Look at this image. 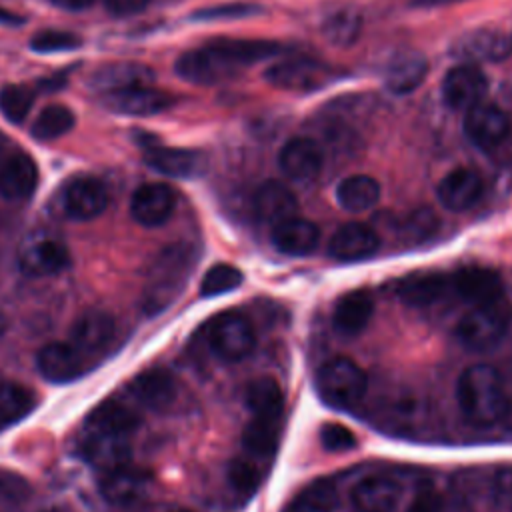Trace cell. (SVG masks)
Instances as JSON below:
<instances>
[{
	"instance_id": "obj_44",
	"label": "cell",
	"mask_w": 512,
	"mask_h": 512,
	"mask_svg": "<svg viewBox=\"0 0 512 512\" xmlns=\"http://www.w3.org/2000/svg\"><path fill=\"white\" fill-rule=\"evenodd\" d=\"M80 46V38L66 30H40L30 38V48L34 52H62Z\"/></svg>"
},
{
	"instance_id": "obj_31",
	"label": "cell",
	"mask_w": 512,
	"mask_h": 512,
	"mask_svg": "<svg viewBox=\"0 0 512 512\" xmlns=\"http://www.w3.org/2000/svg\"><path fill=\"white\" fill-rule=\"evenodd\" d=\"M254 212L262 222L276 226L296 216L298 200L288 186L276 180H268L262 186H258L254 194Z\"/></svg>"
},
{
	"instance_id": "obj_6",
	"label": "cell",
	"mask_w": 512,
	"mask_h": 512,
	"mask_svg": "<svg viewBox=\"0 0 512 512\" xmlns=\"http://www.w3.org/2000/svg\"><path fill=\"white\" fill-rule=\"evenodd\" d=\"M268 84L288 92H312L334 80V72L310 58H286L266 68Z\"/></svg>"
},
{
	"instance_id": "obj_20",
	"label": "cell",
	"mask_w": 512,
	"mask_h": 512,
	"mask_svg": "<svg viewBox=\"0 0 512 512\" xmlns=\"http://www.w3.org/2000/svg\"><path fill=\"white\" fill-rule=\"evenodd\" d=\"M396 292L404 304L414 308H428L452 296V280L450 274L420 272L402 278L396 284Z\"/></svg>"
},
{
	"instance_id": "obj_21",
	"label": "cell",
	"mask_w": 512,
	"mask_h": 512,
	"mask_svg": "<svg viewBox=\"0 0 512 512\" xmlns=\"http://www.w3.org/2000/svg\"><path fill=\"white\" fill-rule=\"evenodd\" d=\"M400 498V484L388 476L362 478L350 490V502L356 512H394Z\"/></svg>"
},
{
	"instance_id": "obj_16",
	"label": "cell",
	"mask_w": 512,
	"mask_h": 512,
	"mask_svg": "<svg viewBox=\"0 0 512 512\" xmlns=\"http://www.w3.org/2000/svg\"><path fill=\"white\" fill-rule=\"evenodd\" d=\"M324 164V154L318 142L306 136L290 138L278 152V166L294 182H308L318 176Z\"/></svg>"
},
{
	"instance_id": "obj_56",
	"label": "cell",
	"mask_w": 512,
	"mask_h": 512,
	"mask_svg": "<svg viewBox=\"0 0 512 512\" xmlns=\"http://www.w3.org/2000/svg\"><path fill=\"white\" fill-rule=\"evenodd\" d=\"M174 512H190V510H174Z\"/></svg>"
},
{
	"instance_id": "obj_42",
	"label": "cell",
	"mask_w": 512,
	"mask_h": 512,
	"mask_svg": "<svg viewBox=\"0 0 512 512\" xmlns=\"http://www.w3.org/2000/svg\"><path fill=\"white\" fill-rule=\"evenodd\" d=\"M242 280H244V276L236 266L220 262V264H214L204 274L202 284H200V294L204 298H212V296H218V294L238 288L242 284Z\"/></svg>"
},
{
	"instance_id": "obj_24",
	"label": "cell",
	"mask_w": 512,
	"mask_h": 512,
	"mask_svg": "<svg viewBox=\"0 0 512 512\" xmlns=\"http://www.w3.org/2000/svg\"><path fill=\"white\" fill-rule=\"evenodd\" d=\"M176 380L174 376L160 366L148 368L140 372L130 382V394L132 398L150 410H166L176 400Z\"/></svg>"
},
{
	"instance_id": "obj_55",
	"label": "cell",
	"mask_w": 512,
	"mask_h": 512,
	"mask_svg": "<svg viewBox=\"0 0 512 512\" xmlns=\"http://www.w3.org/2000/svg\"><path fill=\"white\" fill-rule=\"evenodd\" d=\"M0 22H10V24H14V22H18V18H14V14H8V12L0 10Z\"/></svg>"
},
{
	"instance_id": "obj_4",
	"label": "cell",
	"mask_w": 512,
	"mask_h": 512,
	"mask_svg": "<svg viewBox=\"0 0 512 512\" xmlns=\"http://www.w3.org/2000/svg\"><path fill=\"white\" fill-rule=\"evenodd\" d=\"M510 322V310L500 300L472 306L456 324V338L468 350H488L500 342Z\"/></svg>"
},
{
	"instance_id": "obj_23",
	"label": "cell",
	"mask_w": 512,
	"mask_h": 512,
	"mask_svg": "<svg viewBox=\"0 0 512 512\" xmlns=\"http://www.w3.org/2000/svg\"><path fill=\"white\" fill-rule=\"evenodd\" d=\"M452 294L460 300L476 306L502 298V280L494 270L488 268H462L450 274Z\"/></svg>"
},
{
	"instance_id": "obj_19",
	"label": "cell",
	"mask_w": 512,
	"mask_h": 512,
	"mask_svg": "<svg viewBox=\"0 0 512 512\" xmlns=\"http://www.w3.org/2000/svg\"><path fill=\"white\" fill-rule=\"evenodd\" d=\"M116 332V322L102 310L84 312L70 328V340L86 358L104 352Z\"/></svg>"
},
{
	"instance_id": "obj_49",
	"label": "cell",
	"mask_w": 512,
	"mask_h": 512,
	"mask_svg": "<svg viewBox=\"0 0 512 512\" xmlns=\"http://www.w3.org/2000/svg\"><path fill=\"white\" fill-rule=\"evenodd\" d=\"M406 512H442V498L432 488H420Z\"/></svg>"
},
{
	"instance_id": "obj_15",
	"label": "cell",
	"mask_w": 512,
	"mask_h": 512,
	"mask_svg": "<svg viewBox=\"0 0 512 512\" xmlns=\"http://www.w3.org/2000/svg\"><path fill=\"white\" fill-rule=\"evenodd\" d=\"M108 206L106 186L92 176H76L62 194V208L72 220H92Z\"/></svg>"
},
{
	"instance_id": "obj_41",
	"label": "cell",
	"mask_w": 512,
	"mask_h": 512,
	"mask_svg": "<svg viewBox=\"0 0 512 512\" xmlns=\"http://www.w3.org/2000/svg\"><path fill=\"white\" fill-rule=\"evenodd\" d=\"M32 104H34V90L30 86L8 84L0 90V112L12 124L24 122Z\"/></svg>"
},
{
	"instance_id": "obj_9",
	"label": "cell",
	"mask_w": 512,
	"mask_h": 512,
	"mask_svg": "<svg viewBox=\"0 0 512 512\" xmlns=\"http://www.w3.org/2000/svg\"><path fill=\"white\" fill-rule=\"evenodd\" d=\"M488 90L486 74L472 62L450 68L442 80V100L450 110L466 112L480 104Z\"/></svg>"
},
{
	"instance_id": "obj_14",
	"label": "cell",
	"mask_w": 512,
	"mask_h": 512,
	"mask_svg": "<svg viewBox=\"0 0 512 512\" xmlns=\"http://www.w3.org/2000/svg\"><path fill=\"white\" fill-rule=\"evenodd\" d=\"M176 208V194L168 184L148 182L134 190L130 198V216L146 226L156 228L164 224Z\"/></svg>"
},
{
	"instance_id": "obj_35",
	"label": "cell",
	"mask_w": 512,
	"mask_h": 512,
	"mask_svg": "<svg viewBox=\"0 0 512 512\" xmlns=\"http://www.w3.org/2000/svg\"><path fill=\"white\" fill-rule=\"evenodd\" d=\"M336 200L346 212H366L380 200V184L368 174H352L336 186Z\"/></svg>"
},
{
	"instance_id": "obj_40",
	"label": "cell",
	"mask_w": 512,
	"mask_h": 512,
	"mask_svg": "<svg viewBox=\"0 0 512 512\" xmlns=\"http://www.w3.org/2000/svg\"><path fill=\"white\" fill-rule=\"evenodd\" d=\"M34 406L32 392L16 382L0 384V424H10L24 418Z\"/></svg>"
},
{
	"instance_id": "obj_3",
	"label": "cell",
	"mask_w": 512,
	"mask_h": 512,
	"mask_svg": "<svg viewBox=\"0 0 512 512\" xmlns=\"http://www.w3.org/2000/svg\"><path fill=\"white\" fill-rule=\"evenodd\" d=\"M314 386L326 404L334 408H350L366 394L368 378L356 362L336 356L320 366Z\"/></svg>"
},
{
	"instance_id": "obj_18",
	"label": "cell",
	"mask_w": 512,
	"mask_h": 512,
	"mask_svg": "<svg viewBox=\"0 0 512 512\" xmlns=\"http://www.w3.org/2000/svg\"><path fill=\"white\" fill-rule=\"evenodd\" d=\"M82 454L90 464L108 472L112 468L128 464L130 442H128V436L124 434L86 428V434L82 440Z\"/></svg>"
},
{
	"instance_id": "obj_38",
	"label": "cell",
	"mask_w": 512,
	"mask_h": 512,
	"mask_svg": "<svg viewBox=\"0 0 512 512\" xmlns=\"http://www.w3.org/2000/svg\"><path fill=\"white\" fill-rule=\"evenodd\" d=\"M72 126H74L72 110L62 104H50L38 112V116L32 122L30 134L36 140L48 142V140H56V138L68 134L72 130Z\"/></svg>"
},
{
	"instance_id": "obj_22",
	"label": "cell",
	"mask_w": 512,
	"mask_h": 512,
	"mask_svg": "<svg viewBox=\"0 0 512 512\" xmlns=\"http://www.w3.org/2000/svg\"><path fill=\"white\" fill-rule=\"evenodd\" d=\"M484 182L472 168L450 170L436 186V196L440 204L452 212L468 210L482 196Z\"/></svg>"
},
{
	"instance_id": "obj_47",
	"label": "cell",
	"mask_w": 512,
	"mask_h": 512,
	"mask_svg": "<svg viewBox=\"0 0 512 512\" xmlns=\"http://www.w3.org/2000/svg\"><path fill=\"white\" fill-rule=\"evenodd\" d=\"M254 12H260L258 6L246 4V2H234V4H224V6H214L196 12V18L202 20H220V18H244Z\"/></svg>"
},
{
	"instance_id": "obj_52",
	"label": "cell",
	"mask_w": 512,
	"mask_h": 512,
	"mask_svg": "<svg viewBox=\"0 0 512 512\" xmlns=\"http://www.w3.org/2000/svg\"><path fill=\"white\" fill-rule=\"evenodd\" d=\"M54 6L64 8V10H84L88 8L94 0H50Z\"/></svg>"
},
{
	"instance_id": "obj_37",
	"label": "cell",
	"mask_w": 512,
	"mask_h": 512,
	"mask_svg": "<svg viewBox=\"0 0 512 512\" xmlns=\"http://www.w3.org/2000/svg\"><path fill=\"white\" fill-rule=\"evenodd\" d=\"M362 32V16L354 8H340L322 22V36L336 48H350Z\"/></svg>"
},
{
	"instance_id": "obj_53",
	"label": "cell",
	"mask_w": 512,
	"mask_h": 512,
	"mask_svg": "<svg viewBox=\"0 0 512 512\" xmlns=\"http://www.w3.org/2000/svg\"><path fill=\"white\" fill-rule=\"evenodd\" d=\"M466 0H412L414 8H440V6H450Z\"/></svg>"
},
{
	"instance_id": "obj_28",
	"label": "cell",
	"mask_w": 512,
	"mask_h": 512,
	"mask_svg": "<svg viewBox=\"0 0 512 512\" xmlns=\"http://www.w3.org/2000/svg\"><path fill=\"white\" fill-rule=\"evenodd\" d=\"M148 486H150L148 474L124 464L106 472V476L102 478L100 490L110 504L130 506L146 494Z\"/></svg>"
},
{
	"instance_id": "obj_25",
	"label": "cell",
	"mask_w": 512,
	"mask_h": 512,
	"mask_svg": "<svg viewBox=\"0 0 512 512\" xmlns=\"http://www.w3.org/2000/svg\"><path fill=\"white\" fill-rule=\"evenodd\" d=\"M38 186V166L24 152H12L0 162V196L26 200Z\"/></svg>"
},
{
	"instance_id": "obj_45",
	"label": "cell",
	"mask_w": 512,
	"mask_h": 512,
	"mask_svg": "<svg viewBox=\"0 0 512 512\" xmlns=\"http://www.w3.org/2000/svg\"><path fill=\"white\" fill-rule=\"evenodd\" d=\"M320 444L324 450L328 452H346L352 450L356 446V436L350 428H346L344 424L338 422H326L320 426L318 432Z\"/></svg>"
},
{
	"instance_id": "obj_30",
	"label": "cell",
	"mask_w": 512,
	"mask_h": 512,
	"mask_svg": "<svg viewBox=\"0 0 512 512\" xmlns=\"http://www.w3.org/2000/svg\"><path fill=\"white\" fill-rule=\"evenodd\" d=\"M428 74V60L414 50H404L392 56L384 70V86L396 94H408L416 90Z\"/></svg>"
},
{
	"instance_id": "obj_29",
	"label": "cell",
	"mask_w": 512,
	"mask_h": 512,
	"mask_svg": "<svg viewBox=\"0 0 512 512\" xmlns=\"http://www.w3.org/2000/svg\"><path fill=\"white\" fill-rule=\"evenodd\" d=\"M270 240H272L274 248L280 250L282 254L306 256V254L314 252V248L318 246L320 228L306 218L292 216V218L272 226Z\"/></svg>"
},
{
	"instance_id": "obj_13",
	"label": "cell",
	"mask_w": 512,
	"mask_h": 512,
	"mask_svg": "<svg viewBox=\"0 0 512 512\" xmlns=\"http://www.w3.org/2000/svg\"><path fill=\"white\" fill-rule=\"evenodd\" d=\"M36 368L44 380L64 384L86 372V356L72 342H50L36 354Z\"/></svg>"
},
{
	"instance_id": "obj_48",
	"label": "cell",
	"mask_w": 512,
	"mask_h": 512,
	"mask_svg": "<svg viewBox=\"0 0 512 512\" xmlns=\"http://www.w3.org/2000/svg\"><path fill=\"white\" fill-rule=\"evenodd\" d=\"M30 496V484L26 478L12 470H0V498L24 500Z\"/></svg>"
},
{
	"instance_id": "obj_7",
	"label": "cell",
	"mask_w": 512,
	"mask_h": 512,
	"mask_svg": "<svg viewBox=\"0 0 512 512\" xmlns=\"http://www.w3.org/2000/svg\"><path fill=\"white\" fill-rule=\"evenodd\" d=\"M174 70L182 80L202 86L230 80L240 72V68L230 62L222 52H218L212 44L180 54Z\"/></svg>"
},
{
	"instance_id": "obj_5",
	"label": "cell",
	"mask_w": 512,
	"mask_h": 512,
	"mask_svg": "<svg viewBox=\"0 0 512 512\" xmlns=\"http://www.w3.org/2000/svg\"><path fill=\"white\" fill-rule=\"evenodd\" d=\"M208 344L220 360L238 362L254 350V328L242 314L224 312L210 322Z\"/></svg>"
},
{
	"instance_id": "obj_34",
	"label": "cell",
	"mask_w": 512,
	"mask_h": 512,
	"mask_svg": "<svg viewBox=\"0 0 512 512\" xmlns=\"http://www.w3.org/2000/svg\"><path fill=\"white\" fill-rule=\"evenodd\" d=\"M152 70L144 64L138 62H116V64H106L102 68H98L92 74L90 84L104 92H112V90H122V88H130V86H140V84H148L152 80Z\"/></svg>"
},
{
	"instance_id": "obj_10",
	"label": "cell",
	"mask_w": 512,
	"mask_h": 512,
	"mask_svg": "<svg viewBox=\"0 0 512 512\" xmlns=\"http://www.w3.org/2000/svg\"><path fill=\"white\" fill-rule=\"evenodd\" d=\"M512 130V120L508 112L496 104L480 102L466 110L464 132L472 144L490 150L502 144Z\"/></svg>"
},
{
	"instance_id": "obj_2",
	"label": "cell",
	"mask_w": 512,
	"mask_h": 512,
	"mask_svg": "<svg viewBox=\"0 0 512 512\" xmlns=\"http://www.w3.org/2000/svg\"><path fill=\"white\" fill-rule=\"evenodd\" d=\"M190 268H192V254L188 246L176 244L162 250L148 272V282L142 298L144 310L150 314L164 310L182 290L190 274Z\"/></svg>"
},
{
	"instance_id": "obj_11",
	"label": "cell",
	"mask_w": 512,
	"mask_h": 512,
	"mask_svg": "<svg viewBox=\"0 0 512 512\" xmlns=\"http://www.w3.org/2000/svg\"><path fill=\"white\" fill-rule=\"evenodd\" d=\"M174 104L172 94L152 88L148 84L130 86L102 94V106L114 114L124 116H154Z\"/></svg>"
},
{
	"instance_id": "obj_51",
	"label": "cell",
	"mask_w": 512,
	"mask_h": 512,
	"mask_svg": "<svg viewBox=\"0 0 512 512\" xmlns=\"http://www.w3.org/2000/svg\"><path fill=\"white\" fill-rule=\"evenodd\" d=\"M292 512H328V508H326L324 502H320V500H316L314 496L308 494L304 500L294 504Z\"/></svg>"
},
{
	"instance_id": "obj_54",
	"label": "cell",
	"mask_w": 512,
	"mask_h": 512,
	"mask_svg": "<svg viewBox=\"0 0 512 512\" xmlns=\"http://www.w3.org/2000/svg\"><path fill=\"white\" fill-rule=\"evenodd\" d=\"M6 150H8V138H6V134H4V132H0V162L8 156V154H6Z\"/></svg>"
},
{
	"instance_id": "obj_26",
	"label": "cell",
	"mask_w": 512,
	"mask_h": 512,
	"mask_svg": "<svg viewBox=\"0 0 512 512\" xmlns=\"http://www.w3.org/2000/svg\"><path fill=\"white\" fill-rule=\"evenodd\" d=\"M144 162L170 178H192L204 170V156L188 148L170 146H148L144 150Z\"/></svg>"
},
{
	"instance_id": "obj_39",
	"label": "cell",
	"mask_w": 512,
	"mask_h": 512,
	"mask_svg": "<svg viewBox=\"0 0 512 512\" xmlns=\"http://www.w3.org/2000/svg\"><path fill=\"white\" fill-rule=\"evenodd\" d=\"M278 442V420L270 418H256L246 424L242 432V446L248 456L262 458L274 452Z\"/></svg>"
},
{
	"instance_id": "obj_43",
	"label": "cell",
	"mask_w": 512,
	"mask_h": 512,
	"mask_svg": "<svg viewBox=\"0 0 512 512\" xmlns=\"http://www.w3.org/2000/svg\"><path fill=\"white\" fill-rule=\"evenodd\" d=\"M228 482L232 484L234 490L242 494H250L256 490L260 482V472L258 466L252 462V456H240L234 458L228 466Z\"/></svg>"
},
{
	"instance_id": "obj_8",
	"label": "cell",
	"mask_w": 512,
	"mask_h": 512,
	"mask_svg": "<svg viewBox=\"0 0 512 512\" xmlns=\"http://www.w3.org/2000/svg\"><path fill=\"white\" fill-rule=\"evenodd\" d=\"M18 268L32 278H44L54 276L68 268L70 254L68 248L54 236L48 234H36L30 236L20 252H18Z\"/></svg>"
},
{
	"instance_id": "obj_1",
	"label": "cell",
	"mask_w": 512,
	"mask_h": 512,
	"mask_svg": "<svg viewBox=\"0 0 512 512\" xmlns=\"http://www.w3.org/2000/svg\"><path fill=\"white\" fill-rule=\"evenodd\" d=\"M456 398L462 414L478 426H492L510 410L502 376L488 364H472L460 374Z\"/></svg>"
},
{
	"instance_id": "obj_50",
	"label": "cell",
	"mask_w": 512,
	"mask_h": 512,
	"mask_svg": "<svg viewBox=\"0 0 512 512\" xmlns=\"http://www.w3.org/2000/svg\"><path fill=\"white\" fill-rule=\"evenodd\" d=\"M150 0H104V8L112 14V16H134L138 12H142L148 6Z\"/></svg>"
},
{
	"instance_id": "obj_17",
	"label": "cell",
	"mask_w": 512,
	"mask_h": 512,
	"mask_svg": "<svg viewBox=\"0 0 512 512\" xmlns=\"http://www.w3.org/2000/svg\"><path fill=\"white\" fill-rule=\"evenodd\" d=\"M378 246L380 238L374 228L362 222H348L332 234L328 254L338 262H360L376 254Z\"/></svg>"
},
{
	"instance_id": "obj_27",
	"label": "cell",
	"mask_w": 512,
	"mask_h": 512,
	"mask_svg": "<svg viewBox=\"0 0 512 512\" xmlns=\"http://www.w3.org/2000/svg\"><path fill=\"white\" fill-rule=\"evenodd\" d=\"M374 314V300L368 290H352L338 298L332 310V326L340 336L360 334Z\"/></svg>"
},
{
	"instance_id": "obj_12",
	"label": "cell",
	"mask_w": 512,
	"mask_h": 512,
	"mask_svg": "<svg viewBox=\"0 0 512 512\" xmlns=\"http://www.w3.org/2000/svg\"><path fill=\"white\" fill-rule=\"evenodd\" d=\"M450 54L466 62H500L512 54V38L496 28H476L462 34Z\"/></svg>"
},
{
	"instance_id": "obj_46",
	"label": "cell",
	"mask_w": 512,
	"mask_h": 512,
	"mask_svg": "<svg viewBox=\"0 0 512 512\" xmlns=\"http://www.w3.org/2000/svg\"><path fill=\"white\" fill-rule=\"evenodd\" d=\"M438 226V218L432 210L428 208H418L414 212H410L404 222H402V234L408 240H424L430 234H434Z\"/></svg>"
},
{
	"instance_id": "obj_33",
	"label": "cell",
	"mask_w": 512,
	"mask_h": 512,
	"mask_svg": "<svg viewBox=\"0 0 512 512\" xmlns=\"http://www.w3.org/2000/svg\"><path fill=\"white\" fill-rule=\"evenodd\" d=\"M138 426H140V414L126 402L110 398V400L100 402L92 410V414L88 416L86 428H96V430L130 436Z\"/></svg>"
},
{
	"instance_id": "obj_32",
	"label": "cell",
	"mask_w": 512,
	"mask_h": 512,
	"mask_svg": "<svg viewBox=\"0 0 512 512\" xmlns=\"http://www.w3.org/2000/svg\"><path fill=\"white\" fill-rule=\"evenodd\" d=\"M218 52H222L238 68L250 66L260 60H268L282 52V46L272 40H254V38H216L210 40Z\"/></svg>"
},
{
	"instance_id": "obj_36",
	"label": "cell",
	"mask_w": 512,
	"mask_h": 512,
	"mask_svg": "<svg viewBox=\"0 0 512 512\" xmlns=\"http://www.w3.org/2000/svg\"><path fill=\"white\" fill-rule=\"evenodd\" d=\"M246 406L256 418L280 420L284 398L276 380L272 378H256L246 388Z\"/></svg>"
}]
</instances>
